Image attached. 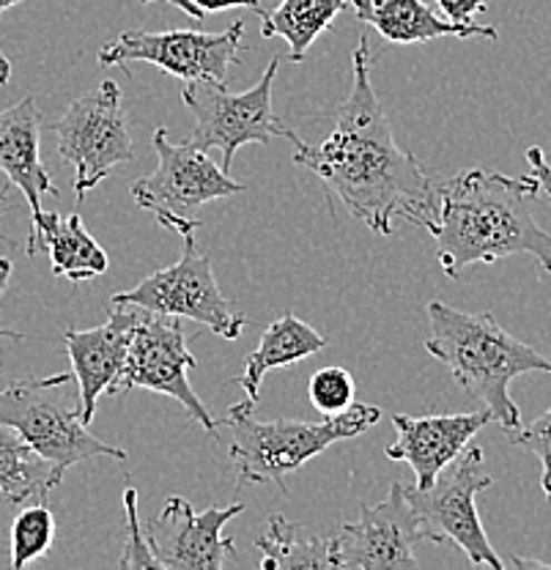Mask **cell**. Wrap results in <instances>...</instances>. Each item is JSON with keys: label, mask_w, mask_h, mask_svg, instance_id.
Returning a JSON list of instances; mask_svg holds the SVG:
<instances>
[{"label": "cell", "mask_w": 551, "mask_h": 570, "mask_svg": "<svg viewBox=\"0 0 551 570\" xmlns=\"http://www.w3.org/2000/svg\"><path fill=\"white\" fill-rule=\"evenodd\" d=\"M264 570H299V568H335L329 554V540L316 538L305 527L272 515L266 530L256 540Z\"/></svg>", "instance_id": "cell-23"}, {"label": "cell", "mask_w": 551, "mask_h": 570, "mask_svg": "<svg viewBox=\"0 0 551 570\" xmlns=\"http://www.w3.org/2000/svg\"><path fill=\"white\" fill-rule=\"evenodd\" d=\"M20 3H26V0H0V14L9 9H14V6H20Z\"/></svg>", "instance_id": "cell-35"}, {"label": "cell", "mask_w": 551, "mask_h": 570, "mask_svg": "<svg viewBox=\"0 0 551 570\" xmlns=\"http://www.w3.org/2000/svg\"><path fill=\"white\" fill-rule=\"evenodd\" d=\"M140 3H154V0H140ZM165 3H170V6H176V9H181L184 14H189L193 17V20H204V11L198 9V6L193 3V0H165Z\"/></svg>", "instance_id": "cell-32"}, {"label": "cell", "mask_w": 551, "mask_h": 570, "mask_svg": "<svg viewBox=\"0 0 551 570\" xmlns=\"http://www.w3.org/2000/svg\"><path fill=\"white\" fill-rule=\"evenodd\" d=\"M277 69H281V58H272L260 80L245 94H230L225 82L215 80L184 82L181 99L195 116L193 135L187 142H193L200 151L220 148L225 174H230L236 151L247 142L269 146L272 138H288L292 142L299 140V135H294L277 118L275 105H272Z\"/></svg>", "instance_id": "cell-6"}, {"label": "cell", "mask_w": 551, "mask_h": 570, "mask_svg": "<svg viewBox=\"0 0 551 570\" xmlns=\"http://www.w3.org/2000/svg\"><path fill=\"white\" fill-rule=\"evenodd\" d=\"M494 483L485 472V455L480 448H466L447 469L429 485V489H406L409 504L414 508L417 519L429 530L434 543L453 540L466 560L475 568L502 570L505 562L496 557L483 521L478 515L475 499Z\"/></svg>", "instance_id": "cell-10"}, {"label": "cell", "mask_w": 551, "mask_h": 570, "mask_svg": "<svg viewBox=\"0 0 551 570\" xmlns=\"http://www.w3.org/2000/svg\"><path fill=\"white\" fill-rule=\"evenodd\" d=\"M52 132L61 159L75 168L77 204H82V198L118 165L135 159L132 132L121 107V88L112 80H105L97 91L75 99L52 124Z\"/></svg>", "instance_id": "cell-8"}, {"label": "cell", "mask_w": 551, "mask_h": 570, "mask_svg": "<svg viewBox=\"0 0 551 570\" xmlns=\"http://www.w3.org/2000/svg\"><path fill=\"white\" fill-rule=\"evenodd\" d=\"M327 540L335 568L378 570L417 568L414 546L431 534L409 504L404 485L393 483L384 502L365 504L357 521L341 524Z\"/></svg>", "instance_id": "cell-13"}, {"label": "cell", "mask_w": 551, "mask_h": 570, "mask_svg": "<svg viewBox=\"0 0 551 570\" xmlns=\"http://www.w3.org/2000/svg\"><path fill=\"white\" fill-rule=\"evenodd\" d=\"M511 442L515 448L530 450V453H535L541 459V485L543 494L551 499V409L543 412L535 423H530L527 428H515L511 433Z\"/></svg>", "instance_id": "cell-27"}, {"label": "cell", "mask_w": 551, "mask_h": 570, "mask_svg": "<svg viewBox=\"0 0 551 570\" xmlns=\"http://www.w3.org/2000/svg\"><path fill=\"white\" fill-rule=\"evenodd\" d=\"M9 277H11V261L9 258H0V296H3L6 285H9ZM28 335H22V332H14V330H6V326H0V341H26Z\"/></svg>", "instance_id": "cell-31"}, {"label": "cell", "mask_w": 551, "mask_h": 570, "mask_svg": "<svg viewBox=\"0 0 551 570\" xmlns=\"http://www.w3.org/2000/svg\"><path fill=\"white\" fill-rule=\"evenodd\" d=\"M307 395H311L313 409L329 417V414H341L352 406L357 387L346 367H322L318 373H313Z\"/></svg>", "instance_id": "cell-25"}, {"label": "cell", "mask_w": 551, "mask_h": 570, "mask_svg": "<svg viewBox=\"0 0 551 570\" xmlns=\"http://www.w3.org/2000/svg\"><path fill=\"white\" fill-rule=\"evenodd\" d=\"M154 151L159 159L157 170L132 184V198L140 209L151 212L163 228L176 230L179 236L200 228V219L195 217L200 206L247 189L193 142H170L165 127L154 132Z\"/></svg>", "instance_id": "cell-7"}, {"label": "cell", "mask_w": 551, "mask_h": 570, "mask_svg": "<svg viewBox=\"0 0 551 570\" xmlns=\"http://www.w3.org/2000/svg\"><path fill=\"white\" fill-rule=\"evenodd\" d=\"M181 258L174 266H165L135 288L116 294L110 305H132L159 316L198 321L225 341H236L247 326V318L236 313L234 302L220 291L211 269V255L198 253L195 234L181 236Z\"/></svg>", "instance_id": "cell-9"}, {"label": "cell", "mask_w": 551, "mask_h": 570, "mask_svg": "<svg viewBox=\"0 0 551 570\" xmlns=\"http://www.w3.org/2000/svg\"><path fill=\"white\" fill-rule=\"evenodd\" d=\"M26 253H50L52 275L67 277L75 285L105 275L110 264L108 253L82 225L80 212L69 214V217L58 212H45L33 219Z\"/></svg>", "instance_id": "cell-19"}, {"label": "cell", "mask_w": 551, "mask_h": 570, "mask_svg": "<svg viewBox=\"0 0 551 570\" xmlns=\"http://www.w3.org/2000/svg\"><path fill=\"white\" fill-rule=\"evenodd\" d=\"M195 6H198L204 14H215V11H225V9H253L258 17H264V6H260V0H193Z\"/></svg>", "instance_id": "cell-30"}, {"label": "cell", "mask_w": 551, "mask_h": 570, "mask_svg": "<svg viewBox=\"0 0 551 570\" xmlns=\"http://www.w3.org/2000/svg\"><path fill=\"white\" fill-rule=\"evenodd\" d=\"M56 515L47 502H33L11 524V568L22 570L52 549Z\"/></svg>", "instance_id": "cell-24"}, {"label": "cell", "mask_w": 551, "mask_h": 570, "mask_svg": "<svg viewBox=\"0 0 551 570\" xmlns=\"http://www.w3.org/2000/svg\"><path fill=\"white\" fill-rule=\"evenodd\" d=\"M198 365L193 352L187 348L181 318L146 313L135 326L132 343H129L127 360H124L121 376H118L112 395H124L129 390H151L179 401L184 412L206 428L215 442H220V420L204 406L195 390L189 387L187 371Z\"/></svg>", "instance_id": "cell-11"}, {"label": "cell", "mask_w": 551, "mask_h": 570, "mask_svg": "<svg viewBox=\"0 0 551 570\" xmlns=\"http://www.w3.org/2000/svg\"><path fill=\"white\" fill-rule=\"evenodd\" d=\"M431 335L425 352L444 362L450 376L472 401L489 409L491 420L513 433L521 412L511 397V382L524 373H549L551 360L502 330L491 313H464L434 299L429 305Z\"/></svg>", "instance_id": "cell-3"}, {"label": "cell", "mask_w": 551, "mask_h": 570, "mask_svg": "<svg viewBox=\"0 0 551 570\" xmlns=\"http://www.w3.org/2000/svg\"><path fill=\"white\" fill-rule=\"evenodd\" d=\"M494 423L489 409L470 414H429V417H409L395 414L393 425L399 439L384 453L390 461L409 463L417 489H429L436 478L466 450L478 431Z\"/></svg>", "instance_id": "cell-16"}, {"label": "cell", "mask_w": 551, "mask_h": 570, "mask_svg": "<svg viewBox=\"0 0 551 570\" xmlns=\"http://www.w3.org/2000/svg\"><path fill=\"white\" fill-rule=\"evenodd\" d=\"M294 163L313 170L327 195L373 234L393 236L395 219L431 230L440 217V187L414 154L393 138L387 112L371 82V47L360 36L352 56V88L337 107L327 140H294Z\"/></svg>", "instance_id": "cell-1"}, {"label": "cell", "mask_w": 551, "mask_h": 570, "mask_svg": "<svg viewBox=\"0 0 551 570\" xmlns=\"http://www.w3.org/2000/svg\"><path fill=\"white\" fill-rule=\"evenodd\" d=\"M322 348H327V337L318 330H313L311 324H305V321L286 313V316L275 318L266 326L258 348L247 356L245 373L236 379V384L245 390L247 401L256 403L266 373L275 371V367H286L299 360H307V356L318 354Z\"/></svg>", "instance_id": "cell-20"}, {"label": "cell", "mask_w": 551, "mask_h": 570, "mask_svg": "<svg viewBox=\"0 0 551 570\" xmlns=\"http://www.w3.org/2000/svg\"><path fill=\"white\" fill-rule=\"evenodd\" d=\"M382 420V409L352 403L346 412L329 414L322 423L302 420H258L253 403H234L220 425L230 428V463L239 485H277L288 494L286 478L322 455L332 444L354 439Z\"/></svg>", "instance_id": "cell-4"}, {"label": "cell", "mask_w": 551, "mask_h": 570, "mask_svg": "<svg viewBox=\"0 0 551 570\" xmlns=\"http://www.w3.org/2000/svg\"><path fill=\"white\" fill-rule=\"evenodd\" d=\"M124 513H127V549H124L121 560H118V568L121 570H140V568H163L159 560L154 557L151 546H148V538L144 534V527H140L138 519V491L129 485L121 497Z\"/></svg>", "instance_id": "cell-26"}, {"label": "cell", "mask_w": 551, "mask_h": 570, "mask_svg": "<svg viewBox=\"0 0 551 570\" xmlns=\"http://www.w3.org/2000/svg\"><path fill=\"white\" fill-rule=\"evenodd\" d=\"M541 195L535 176H505L485 168L461 170L440 187V217L429 234L436 242V261L447 277H461L466 266L494 264L527 253L551 275V230L532 217V200Z\"/></svg>", "instance_id": "cell-2"}, {"label": "cell", "mask_w": 551, "mask_h": 570, "mask_svg": "<svg viewBox=\"0 0 551 570\" xmlns=\"http://www.w3.org/2000/svg\"><path fill=\"white\" fill-rule=\"evenodd\" d=\"M436 6L450 22H472L475 14L489 9V0H436Z\"/></svg>", "instance_id": "cell-28"}, {"label": "cell", "mask_w": 551, "mask_h": 570, "mask_svg": "<svg viewBox=\"0 0 551 570\" xmlns=\"http://www.w3.org/2000/svg\"><path fill=\"white\" fill-rule=\"evenodd\" d=\"M144 318V311L132 305H112L108 321L94 330L63 332L67 354L72 360V376L80 390V414L82 423H91L97 414L99 397L108 392L112 395L118 376H121L124 360H127L129 343H132L135 326Z\"/></svg>", "instance_id": "cell-15"}, {"label": "cell", "mask_w": 551, "mask_h": 570, "mask_svg": "<svg viewBox=\"0 0 551 570\" xmlns=\"http://www.w3.org/2000/svg\"><path fill=\"white\" fill-rule=\"evenodd\" d=\"M72 382V373L11 382L0 390V423L14 428L61 474L80 461H127V450L102 442L82 423L80 397L67 392Z\"/></svg>", "instance_id": "cell-5"}, {"label": "cell", "mask_w": 551, "mask_h": 570, "mask_svg": "<svg viewBox=\"0 0 551 570\" xmlns=\"http://www.w3.org/2000/svg\"><path fill=\"white\" fill-rule=\"evenodd\" d=\"M346 6L348 0H281L275 11L260 17V36L286 39L288 61L302 63L313 41L327 31Z\"/></svg>", "instance_id": "cell-22"}, {"label": "cell", "mask_w": 551, "mask_h": 570, "mask_svg": "<svg viewBox=\"0 0 551 570\" xmlns=\"http://www.w3.org/2000/svg\"><path fill=\"white\" fill-rule=\"evenodd\" d=\"M242 510L245 504L234 502L195 513L184 497H168L163 513L148 524V546L168 570H220L236 549L223 530Z\"/></svg>", "instance_id": "cell-14"}, {"label": "cell", "mask_w": 551, "mask_h": 570, "mask_svg": "<svg viewBox=\"0 0 551 570\" xmlns=\"http://www.w3.org/2000/svg\"><path fill=\"white\" fill-rule=\"evenodd\" d=\"M6 195H9V187L0 189V219H3V212H6ZM0 242H6L3 230H0Z\"/></svg>", "instance_id": "cell-34"}, {"label": "cell", "mask_w": 551, "mask_h": 570, "mask_svg": "<svg viewBox=\"0 0 551 570\" xmlns=\"http://www.w3.org/2000/svg\"><path fill=\"white\" fill-rule=\"evenodd\" d=\"M245 20H236L223 33L204 31H124L99 50L102 67H121L146 61L168 75L189 80H228L230 67L242 58Z\"/></svg>", "instance_id": "cell-12"}, {"label": "cell", "mask_w": 551, "mask_h": 570, "mask_svg": "<svg viewBox=\"0 0 551 570\" xmlns=\"http://www.w3.org/2000/svg\"><path fill=\"white\" fill-rule=\"evenodd\" d=\"M63 474L14 431L0 423V494L11 504L45 502Z\"/></svg>", "instance_id": "cell-21"}, {"label": "cell", "mask_w": 551, "mask_h": 570, "mask_svg": "<svg viewBox=\"0 0 551 570\" xmlns=\"http://www.w3.org/2000/svg\"><path fill=\"white\" fill-rule=\"evenodd\" d=\"M9 80H11V63H9V58L0 52V86H6Z\"/></svg>", "instance_id": "cell-33"}, {"label": "cell", "mask_w": 551, "mask_h": 570, "mask_svg": "<svg viewBox=\"0 0 551 570\" xmlns=\"http://www.w3.org/2000/svg\"><path fill=\"white\" fill-rule=\"evenodd\" d=\"M360 22L376 28L390 45H423L440 36L459 39H489L496 41V28L475 26V22H450L436 14L425 0H348Z\"/></svg>", "instance_id": "cell-18"}, {"label": "cell", "mask_w": 551, "mask_h": 570, "mask_svg": "<svg viewBox=\"0 0 551 570\" xmlns=\"http://www.w3.org/2000/svg\"><path fill=\"white\" fill-rule=\"evenodd\" d=\"M39 132V107L33 97H26L17 105L0 110V170L9 176V184H14L22 198L28 200L33 219L45 214L41 198L58 195L50 170L41 165Z\"/></svg>", "instance_id": "cell-17"}, {"label": "cell", "mask_w": 551, "mask_h": 570, "mask_svg": "<svg viewBox=\"0 0 551 570\" xmlns=\"http://www.w3.org/2000/svg\"><path fill=\"white\" fill-rule=\"evenodd\" d=\"M527 163H530L535 181L541 184V193H547L551 198V163L547 159V154H543V148L541 146L527 148Z\"/></svg>", "instance_id": "cell-29"}]
</instances>
